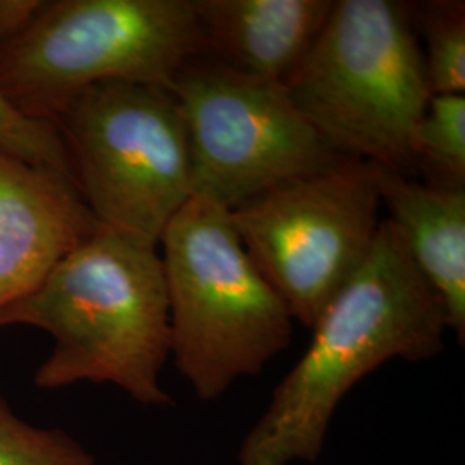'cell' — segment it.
I'll list each match as a JSON object with an SVG mask.
<instances>
[{"label":"cell","instance_id":"obj_11","mask_svg":"<svg viewBox=\"0 0 465 465\" xmlns=\"http://www.w3.org/2000/svg\"><path fill=\"white\" fill-rule=\"evenodd\" d=\"M381 203L422 276L441 297L449 330L465 341V188L420 183L376 164Z\"/></svg>","mask_w":465,"mask_h":465},{"label":"cell","instance_id":"obj_10","mask_svg":"<svg viewBox=\"0 0 465 465\" xmlns=\"http://www.w3.org/2000/svg\"><path fill=\"white\" fill-rule=\"evenodd\" d=\"M332 5L334 0H193L207 55L282 84L316 44Z\"/></svg>","mask_w":465,"mask_h":465},{"label":"cell","instance_id":"obj_9","mask_svg":"<svg viewBox=\"0 0 465 465\" xmlns=\"http://www.w3.org/2000/svg\"><path fill=\"white\" fill-rule=\"evenodd\" d=\"M99 228L71 176L0 150V311Z\"/></svg>","mask_w":465,"mask_h":465},{"label":"cell","instance_id":"obj_12","mask_svg":"<svg viewBox=\"0 0 465 465\" xmlns=\"http://www.w3.org/2000/svg\"><path fill=\"white\" fill-rule=\"evenodd\" d=\"M411 149L424 183L465 188V94L431 95Z\"/></svg>","mask_w":465,"mask_h":465},{"label":"cell","instance_id":"obj_13","mask_svg":"<svg viewBox=\"0 0 465 465\" xmlns=\"http://www.w3.org/2000/svg\"><path fill=\"white\" fill-rule=\"evenodd\" d=\"M432 95L465 94V2H409Z\"/></svg>","mask_w":465,"mask_h":465},{"label":"cell","instance_id":"obj_5","mask_svg":"<svg viewBox=\"0 0 465 465\" xmlns=\"http://www.w3.org/2000/svg\"><path fill=\"white\" fill-rule=\"evenodd\" d=\"M205 54L193 0H42L0 44V90L25 116L54 123L92 86H167Z\"/></svg>","mask_w":465,"mask_h":465},{"label":"cell","instance_id":"obj_2","mask_svg":"<svg viewBox=\"0 0 465 465\" xmlns=\"http://www.w3.org/2000/svg\"><path fill=\"white\" fill-rule=\"evenodd\" d=\"M32 326L54 347L35 384H114L134 401L167 407L161 374L171 326L159 245L100 226L66 255L34 293L0 311V328Z\"/></svg>","mask_w":465,"mask_h":465},{"label":"cell","instance_id":"obj_7","mask_svg":"<svg viewBox=\"0 0 465 465\" xmlns=\"http://www.w3.org/2000/svg\"><path fill=\"white\" fill-rule=\"evenodd\" d=\"M190 152L192 197L228 211L345 161L300 114L284 84L203 54L169 84Z\"/></svg>","mask_w":465,"mask_h":465},{"label":"cell","instance_id":"obj_6","mask_svg":"<svg viewBox=\"0 0 465 465\" xmlns=\"http://www.w3.org/2000/svg\"><path fill=\"white\" fill-rule=\"evenodd\" d=\"M69 176L102 228L153 245L192 199L190 152L174 94L163 84L88 88L55 121Z\"/></svg>","mask_w":465,"mask_h":465},{"label":"cell","instance_id":"obj_16","mask_svg":"<svg viewBox=\"0 0 465 465\" xmlns=\"http://www.w3.org/2000/svg\"><path fill=\"white\" fill-rule=\"evenodd\" d=\"M42 0H0V44L21 34Z\"/></svg>","mask_w":465,"mask_h":465},{"label":"cell","instance_id":"obj_3","mask_svg":"<svg viewBox=\"0 0 465 465\" xmlns=\"http://www.w3.org/2000/svg\"><path fill=\"white\" fill-rule=\"evenodd\" d=\"M284 88L343 159L414 173L412 134L432 94L409 2L334 0Z\"/></svg>","mask_w":465,"mask_h":465},{"label":"cell","instance_id":"obj_4","mask_svg":"<svg viewBox=\"0 0 465 465\" xmlns=\"http://www.w3.org/2000/svg\"><path fill=\"white\" fill-rule=\"evenodd\" d=\"M159 245L171 357L193 395L214 401L288 349L295 321L252 262L228 209L192 197Z\"/></svg>","mask_w":465,"mask_h":465},{"label":"cell","instance_id":"obj_15","mask_svg":"<svg viewBox=\"0 0 465 465\" xmlns=\"http://www.w3.org/2000/svg\"><path fill=\"white\" fill-rule=\"evenodd\" d=\"M0 150L69 176L66 150L54 123L25 116L0 90Z\"/></svg>","mask_w":465,"mask_h":465},{"label":"cell","instance_id":"obj_1","mask_svg":"<svg viewBox=\"0 0 465 465\" xmlns=\"http://www.w3.org/2000/svg\"><path fill=\"white\" fill-rule=\"evenodd\" d=\"M312 341L243 436L238 465H316L340 403L393 359L431 361L449 331L441 297L390 219L362 267L317 319Z\"/></svg>","mask_w":465,"mask_h":465},{"label":"cell","instance_id":"obj_14","mask_svg":"<svg viewBox=\"0 0 465 465\" xmlns=\"http://www.w3.org/2000/svg\"><path fill=\"white\" fill-rule=\"evenodd\" d=\"M0 465H99L61 430H44L17 417L0 393Z\"/></svg>","mask_w":465,"mask_h":465},{"label":"cell","instance_id":"obj_8","mask_svg":"<svg viewBox=\"0 0 465 465\" xmlns=\"http://www.w3.org/2000/svg\"><path fill=\"white\" fill-rule=\"evenodd\" d=\"M376 164L345 159L230 211L243 247L295 322L312 330L380 230Z\"/></svg>","mask_w":465,"mask_h":465}]
</instances>
